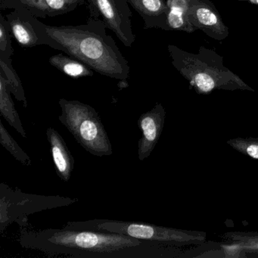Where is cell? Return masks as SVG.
Instances as JSON below:
<instances>
[{"instance_id":"3957f363","label":"cell","mask_w":258,"mask_h":258,"mask_svg":"<svg viewBox=\"0 0 258 258\" xmlns=\"http://www.w3.org/2000/svg\"><path fill=\"white\" fill-rule=\"evenodd\" d=\"M172 64L199 94L216 90L254 92L239 77L223 64V58L211 49L201 47L190 53L174 45L167 46Z\"/></svg>"},{"instance_id":"5bb4252c","label":"cell","mask_w":258,"mask_h":258,"mask_svg":"<svg viewBox=\"0 0 258 258\" xmlns=\"http://www.w3.org/2000/svg\"><path fill=\"white\" fill-rule=\"evenodd\" d=\"M11 94L8 80L0 73V114L22 137L27 138L26 131L22 125Z\"/></svg>"},{"instance_id":"7a4b0ae2","label":"cell","mask_w":258,"mask_h":258,"mask_svg":"<svg viewBox=\"0 0 258 258\" xmlns=\"http://www.w3.org/2000/svg\"><path fill=\"white\" fill-rule=\"evenodd\" d=\"M43 28L49 47L79 60L94 72L112 79L127 81L129 64L100 19L89 18L80 25H48Z\"/></svg>"},{"instance_id":"4fadbf2b","label":"cell","mask_w":258,"mask_h":258,"mask_svg":"<svg viewBox=\"0 0 258 258\" xmlns=\"http://www.w3.org/2000/svg\"><path fill=\"white\" fill-rule=\"evenodd\" d=\"M141 16L145 29L160 28L167 31L169 7L166 0H126Z\"/></svg>"},{"instance_id":"d4e9b609","label":"cell","mask_w":258,"mask_h":258,"mask_svg":"<svg viewBox=\"0 0 258 258\" xmlns=\"http://www.w3.org/2000/svg\"><path fill=\"white\" fill-rule=\"evenodd\" d=\"M248 1H250V0H248Z\"/></svg>"},{"instance_id":"d6986e66","label":"cell","mask_w":258,"mask_h":258,"mask_svg":"<svg viewBox=\"0 0 258 258\" xmlns=\"http://www.w3.org/2000/svg\"><path fill=\"white\" fill-rule=\"evenodd\" d=\"M0 143L18 161L24 165H31L32 161L31 158L22 149L15 139L9 134L2 121H0Z\"/></svg>"},{"instance_id":"7c38bea8","label":"cell","mask_w":258,"mask_h":258,"mask_svg":"<svg viewBox=\"0 0 258 258\" xmlns=\"http://www.w3.org/2000/svg\"><path fill=\"white\" fill-rule=\"evenodd\" d=\"M46 137L50 146L57 175L61 180L69 182L75 168V158L64 139L56 130L52 127L48 128Z\"/></svg>"},{"instance_id":"ac0fdd59","label":"cell","mask_w":258,"mask_h":258,"mask_svg":"<svg viewBox=\"0 0 258 258\" xmlns=\"http://www.w3.org/2000/svg\"><path fill=\"white\" fill-rule=\"evenodd\" d=\"M220 236L230 243L238 244L245 252L258 253V232H229Z\"/></svg>"},{"instance_id":"e0dca14e","label":"cell","mask_w":258,"mask_h":258,"mask_svg":"<svg viewBox=\"0 0 258 258\" xmlns=\"http://www.w3.org/2000/svg\"><path fill=\"white\" fill-rule=\"evenodd\" d=\"M0 73L3 74L8 80L12 94L17 100L23 103L25 108H27L28 102H27L25 90L19 75L13 68L12 58L0 56Z\"/></svg>"},{"instance_id":"6da1fadb","label":"cell","mask_w":258,"mask_h":258,"mask_svg":"<svg viewBox=\"0 0 258 258\" xmlns=\"http://www.w3.org/2000/svg\"><path fill=\"white\" fill-rule=\"evenodd\" d=\"M22 247L49 256L83 258L152 257V241L89 229H46L21 232Z\"/></svg>"},{"instance_id":"44dd1931","label":"cell","mask_w":258,"mask_h":258,"mask_svg":"<svg viewBox=\"0 0 258 258\" xmlns=\"http://www.w3.org/2000/svg\"><path fill=\"white\" fill-rule=\"evenodd\" d=\"M11 31L6 17L0 14V56L12 58L14 54Z\"/></svg>"},{"instance_id":"30bf717a","label":"cell","mask_w":258,"mask_h":258,"mask_svg":"<svg viewBox=\"0 0 258 258\" xmlns=\"http://www.w3.org/2000/svg\"><path fill=\"white\" fill-rule=\"evenodd\" d=\"M166 111L161 103H157L150 111L143 113L138 119V126L142 132L138 143V158L143 161L150 156L155 149L165 122Z\"/></svg>"},{"instance_id":"ffe728a7","label":"cell","mask_w":258,"mask_h":258,"mask_svg":"<svg viewBox=\"0 0 258 258\" xmlns=\"http://www.w3.org/2000/svg\"><path fill=\"white\" fill-rule=\"evenodd\" d=\"M226 143L239 153L258 160V137H236Z\"/></svg>"},{"instance_id":"5b68a950","label":"cell","mask_w":258,"mask_h":258,"mask_svg":"<svg viewBox=\"0 0 258 258\" xmlns=\"http://www.w3.org/2000/svg\"><path fill=\"white\" fill-rule=\"evenodd\" d=\"M64 227L111 232L132 237L141 241L170 244H203L206 241L207 236L205 232L200 231L184 230L149 223L111 220L69 222Z\"/></svg>"},{"instance_id":"8992f818","label":"cell","mask_w":258,"mask_h":258,"mask_svg":"<svg viewBox=\"0 0 258 258\" xmlns=\"http://www.w3.org/2000/svg\"><path fill=\"white\" fill-rule=\"evenodd\" d=\"M78 199L62 196L28 194L7 184L0 185V232L9 225L34 213L69 206L78 202Z\"/></svg>"},{"instance_id":"603a6c76","label":"cell","mask_w":258,"mask_h":258,"mask_svg":"<svg viewBox=\"0 0 258 258\" xmlns=\"http://www.w3.org/2000/svg\"><path fill=\"white\" fill-rule=\"evenodd\" d=\"M250 3L255 4V5H258V0H250Z\"/></svg>"},{"instance_id":"2e32d148","label":"cell","mask_w":258,"mask_h":258,"mask_svg":"<svg viewBox=\"0 0 258 258\" xmlns=\"http://www.w3.org/2000/svg\"><path fill=\"white\" fill-rule=\"evenodd\" d=\"M49 64L72 78H83L92 77L94 71L76 58H72L67 54H57L49 58Z\"/></svg>"},{"instance_id":"9c48e42d","label":"cell","mask_w":258,"mask_h":258,"mask_svg":"<svg viewBox=\"0 0 258 258\" xmlns=\"http://www.w3.org/2000/svg\"><path fill=\"white\" fill-rule=\"evenodd\" d=\"M188 19L196 30L217 40L227 38L229 31L216 7L208 0L188 4Z\"/></svg>"},{"instance_id":"8fae6325","label":"cell","mask_w":258,"mask_h":258,"mask_svg":"<svg viewBox=\"0 0 258 258\" xmlns=\"http://www.w3.org/2000/svg\"><path fill=\"white\" fill-rule=\"evenodd\" d=\"M86 4V0H0V10L22 7L35 17L46 19L62 16Z\"/></svg>"},{"instance_id":"277c9868","label":"cell","mask_w":258,"mask_h":258,"mask_svg":"<svg viewBox=\"0 0 258 258\" xmlns=\"http://www.w3.org/2000/svg\"><path fill=\"white\" fill-rule=\"evenodd\" d=\"M58 104V120L84 149L95 156L112 155L109 137L95 108L78 100L61 99Z\"/></svg>"},{"instance_id":"7402d4cb","label":"cell","mask_w":258,"mask_h":258,"mask_svg":"<svg viewBox=\"0 0 258 258\" xmlns=\"http://www.w3.org/2000/svg\"><path fill=\"white\" fill-rule=\"evenodd\" d=\"M221 250H212L199 255L198 257H225L235 258L245 256V251L238 244L231 243L229 245L222 244Z\"/></svg>"},{"instance_id":"52a82bcc","label":"cell","mask_w":258,"mask_h":258,"mask_svg":"<svg viewBox=\"0 0 258 258\" xmlns=\"http://www.w3.org/2000/svg\"><path fill=\"white\" fill-rule=\"evenodd\" d=\"M90 18L100 19L126 47L136 40L132 28V12L126 0H86Z\"/></svg>"},{"instance_id":"cb8c5ba5","label":"cell","mask_w":258,"mask_h":258,"mask_svg":"<svg viewBox=\"0 0 258 258\" xmlns=\"http://www.w3.org/2000/svg\"><path fill=\"white\" fill-rule=\"evenodd\" d=\"M188 1V4H191V3L196 2V0H187Z\"/></svg>"},{"instance_id":"9a60e30c","label":"cell","mask_w":258,"mask_h":258,"mask_svg":"<svg viewBox=\"0 0 258 258\" xmlns=\"http://www.w3.org/2000/svg\"><path fill=\"white\" fill-rule=\"evenodd\" d=\"M169 7L167 18V31H179L191 33L196 31L188 19L187 0H167Z\"/></svg>"},{"instance_id":"ba28073f","label":"cell","mask_w":258,"mask_h":258,"mask_svg":"<svg viewBox=\"0 0 258 258\" xmlns=\"http://www.w3.org/2000/svg\"><path fill=\"white\" fill-rule=\"evenodd\" d=\"M5 17L12 35L21 47L29 49L41 45L49 46L43 23L27 9L16 7Z\"/></svg>"}]
</instances>
